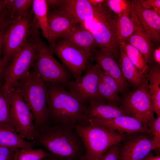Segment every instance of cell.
Wrapping results in <instances>:
<instances>
[{
    "instance_id": "cell-43",
    "label": "cell",
    "mask_w": 160,
    "mask_h": 160,
    "mask_svg": "<svg viewBox=\"0 0 160 160\" xmlns=\"http://www.w3.org/2000/svg\"><path fill=\"white\" fill-rule=\"evenodd\" d=\"M89 3L92 5L96 6L103 3L105 0H87Z\"/></svg>"
},
{
    "instance_id": "cell-22",
    "label": "cell",
    "mask_w": 160,
    "mask_h": 160,
    "mask_svg": "<svg viewBox=\"0 0 160 160\" xmlns=\"http://www.w3.org/2000/svg\"><path fill=\"white\" fill-rule=\"evenodd\" d=\"M120 55L118 63L121 73L126 81L132 87L137 88L147 81L146 76L138 69L126 55L122 44L119 45Z\"/></svg>"
},
{
    "instance_id": "cell-21",
    "label": "cell",
    "mask_w": 160,
    "mask_h": 160,
    "mask_svg": "<svg viewBox=\"0 0 160 160\" xmlns=\"http://www.w3.org/2000/svg\"><path fill=\"white\" fill-rule=\"evenodd\" d=\"M131 19L135 25V30L125 42L133 46L141 52L148 65L152 64L153 63L154 44L145 31L135 20Z\"/></svg>"
},
{
    "instance_id": "cell-17",
    "label": "cell",
    "mask_w": 160,
    "mask_h": 160,
    "mask_svg": "<svg viewBox=\"0 0 160 160\" xmlns=\"http://www.w3.org/2000/svg\"><path fill=\"white\" fill-rule=\"evenodd\" d=\"M122 116H130L126 111L118 105L101 99H95L87 104L84 118L87 122L91 119H111Z\"/></svg>"
},
{
    "instance_id": "cell-20",
    "label": "cell",
    "mask_w": 160,
    "mask_h": 160,
    "mask_svg": "<svg viewBox=\"0 0 160 160\" xmlns=\"http://www.w3.org/2000/svg\"><path fill=\"white\" fill-rule=\"evenodd\" d=\"M53 9L64 12L79 23L91 20L94 13L93 6L87 0H59L57 6Z\"/></svg>"
},
{
    "instance_id": "cell-33",
    "label": "cell",
    "mask_w": 160,
    "mask_h": 160,
    "mask_svg": "<svg viewBox=\"0 0 160 160\" xmlns=\"http://www.w3.org/2000/svg\"><path fill=\"white\" fill-rule=\"evenodd\" d=\"M148 129L151 132V135L154 150L159 151L160 149V116H157L151 121Z\"/></svg>"
},
{
    "instance_id": "cell-32",
    "label": "cell",
    "mask_w": 160,
    "mask_h": 160,
    "mask_svg": "<svg viewBox=\"0 0 160 160\" xmlns=\"http://www.w3.org/2000/svg\"><path fill=\"white\" fill-rule=\"evenodd\" d=\"M104 4L115 14L130 16L131 1L127 0H107Z\"/></svg>"
},
{
    "instance_id": "cell-42",
    "label": "cell",
    "mask_w": 160,
    "mask_h": 160,
    "mask_svg": "<svg viewBox=\"0 0 160 160\" xmlns=\"http://www.w3.org/2000/svg\"><path fill=\"white\" fill-rule=\"evenodd\" d=\"M6 11L4 0H0V15L6 13Z\"/></svg>"
},
{
    "instance_id": "cell-11",
    "label": "cell",
    "mask_w": 160,
    "mask_h": 160,
    "mask_svg": "<svg viewBox=\"0 0 160 160\" xmlns=\"http://www.w3.org/2000/svg\"><path fill=\"white\" fill-rule=\"evenodd\" d=\"M32 9L25 16L12 20L5 32L2 57L11 61L14 56L27 43L30 38Z\"/></svg>"
},
{
    "instance_id": "cell-1",
    "label": "cell",
    "mask_w": 160,
    "mask_h": 160,
    "mask_svg": "<svg viewBox=\"0 0 160 160\" xmlns=\"http://www.w3.org/2000/svg\"><path fill=\"white\" fill-rule=\"evenodd\" d=\"M53 156L64 160H80L86 154L83 141L74 128L49 122L33 141Z\"/></svg>"
},
{
    "instance_id": "cell-31",
    "label": "cell",
    "mask_w": 160,
    "mask_h": 160,
    "mask_svg": "<svg viewBox=\"0 0 160 160\" xmlns=\"http://www.w3.org/2000/svg\"><path fill=\"white\" fill-rule=\"evenodd\" d=\"M51 155L41 148L18 149L14 152L13 160H41Z\"/></svg>"
},
{
    "instance_id": "cell-44",
    "label": "cell",
    "mask_w": 160,
    "mask_h": 160,
    "mask_svg": "<svg viewBox=\"0 0 160 160\" xmlns=\"http://www.w3.org/2000/svg\"><path fill=\"white\" fill-rule=\"evenodd\" d=\"M41 160H64L56 157L52 154L47 157H46Z\"/></svg>"
},
{
    "instance_id": "cell-25",
    "label": "cell",
    "mask_w": 160,
    "mask_h": 160,
    "mask_svg": "<svg viewBox=\"0 0 160 160\" xmlns=\"http://www.w3.org/2000/svg\"><path fill=\"white\" fill-rule=\"evenodd\" d=\"M146 76L149 83L148 88L153 101L154 113L160 116V65L154 64L148 65Z\"/></svg>"
},
{
    "instance_id": "cell-40",
    "label": "cell",
    "mask_w": 160,
    "mask_h": 160,
    "mask_svg": "<svg viewBox=\"0 0 160 160\" xmlns=\"http://www.w3.org/2000/svg\"><path fill=\"white\" fill-rule=\"evenodd\" d=\"M142 160H160V156L159 154L154 155L151 152Z\"/></svg>"
},
{
    "instance_id": "cell-39",
    "label": "cell",
    "mask_w": 160,
    "mask_h": 160,
    "mask_svg": "<svg viewBox=\"0 0 160 160\" xmlns=\"http://www.w3.org/2000/svg\"><path fill=\"white\" fill-rule=\"evenodd\" d=\"M153 64L160 65V47L154 49L152 53Z\"/></svg>"
},
{
    "instance_id": "cell-6",
    "label": "cell",
    "mask_w": 160,
    "mask_h": 160,
    "mask_svg": "<svg viewBox=\"0 0 160 160\" xmlns=\"http://www.w3.org/2000/svg\"><path fill=\"white\" fill-rule=\"evenodd\" d=\"M74 128L83 141L88 160H100L111 147L128 135L89 123L76 125Z\"/></svg>"
},
{
    "instance_id": "cell-5",
    "label": "cell",
    "mask_w": 160,
    "mask_h": 160,
    "mask_svg": "<svg viewBox=\"0 0 160 160\" xmlns=\"http://www.w3.org/2000/svg\"><path fill=\"white\" fill-rule=\"evenodd\" d=\"M93 6L92 19L80 24L91 33L98 48L108 49L118 61L120 52L116 34V15L103 2Z\"/></svg>"
},
{
    "instance_id": "cell-19",
    "label": "cell",
    "mask_w": 160,
    "mask_h": 160,
    "mask_svg": "<svg viewBox=\"0 0 160 160\" xmlns=\"http://www.w3.org/2000/svg\"><path fill=\"white\" fill-rule=\"evenodd\" d=\"M61 38L67 39L84 50L92 61L93 54L98 46L91 33L79 23L74 25Z\"/></svg>"
},
{
    "instance_id": "cell-41",
    "label": "cell",
    "mask_w": 160,
    "mask_h": 160,
    "mask_svg": "<svg viewBox=\"0 0 160 160\" xmlns=\"http://www.w3.org/2000/svg\"><path fill=\"white\" fill-rule=\"evenodd\" d=\"M9 20L10 19H9L6 13L0 15V28Z\"/></svg>"
},
{
    "instance_id": "cell-2",
    "label": "cell",
    "mask_w": 160,
    "mask_h": 160,
    "mask_svg": "<svg viewBox=\"0 0 160 160\" xmlns=\"http://www.w3.org/2000/svg\"><path fill=\"white\" fill-rule=\"evenodd\" d=\"M44 83L49 122L73 128L87 123L84 118L87 104L82 103L62 85Z\"/></svg>"
},
{
    "instance_id": "cell-15",
    "label": "cell",
    "mask_w": 160,
    "mask_h": 160,
    "mask_svg": "<svg viewBox=\"0 0 160 160\" xmlns=\"http://www.w3.org/2000/svg\"><path fill=\"white\" fill-rule=\"evenodd\" d=\"M92 60L115 80L120 93L126 94L129 85L121 73L116 58L111 52L106 49L98 48L93 54Z\"/></svg>"
},
{
    "instance_id": "cell-23",
    "label": "cell",
    "mask_w": 160,
    "mask_h": 160,
    "mask_svg": "<svg viewBox=\"0 0 160 160\" xmlns=\"http://www.w3.org/2000/svg\"><path fill=\"white\" fill-rule=\"evenodd\" d=\"M99 73L98 92L99 99L118 105L121 98L118 95L120 91L118 84L100 67Z\"/></svg>"
},
{
    "instance_id": "cell-46",
    "label": "cell",
    "mask_w": 160,
    "mask_h": 160,
    "mask_svg": "<svg viewBox=\"0 0 160 160\" xmlns=\"http://www.w3.org/2000/svg\"></svg>"
},
{
    "instance_id": "cell-35",
    "label": "cell",
    "mask_w": 160,
    "mask_h": 160,
    "mask_svg": "<svg viewBox=\"0 0 160 160\" xmlns=\"http://www.w3.org/2000/svg\"><path fill=\"white\" fill-rule=\"evenodd\" d=\"M120 142L111 147L102 156L100 160H118L119 147Z\"/></svg>"
},
{
    "instance_id": "cell-38",
    "label": "cell",
    "mask_w": 160,
    "mask_h": 160,
    "mask_svg": "<svg viewBox=\"0 0 160 160\" xmlns=\"http://www.w3.org/2000/svg\"><path fill=\"white\" fill-rule=\"evenodd\" d=\"M12 21V20H7L0 28V55L2 53L4 47V36L5 32Z\"/></svg>"
},
{
    "instance_id": "cell-30",
    "label": "cell",
    "mask_w": 160,
    "mask_h": 160,
    "mask_svg": "<svg viewBox=\"0 0 160 160\" xmlns=\"http://www.w3.org/2000/svg\"><path fill=\"white\" fill-rule=\"evenodd\" d=\"M3 85H0V124L9 125L15 129L11 113L10 97L8 92L4 91Z\"/></svg>"
},
{
    "instance_id": "cell-9",
    "label": "cell",
    "mask_w": 160,
    "mask_h": 160,
    "mask_svg": "<svg viewBox=\"0 0 160 160\" xmlns=\"http://www.w3.org/2000/svg\"><path fill=\"white\" fill-rule=\"evenodd\" d=\"M8 92L10 101L11 115L16 132L25 139L33 141L38 131L31 110L15 87L13 86Z\"/></svg>"
},
{
    "instance_id": "cell-18",
    "label": "cell",
    "mask_w": 160,
    "mask_h": 160,
    "mask_svg": "<svg viewBox=\"0 0 160 160\" xmlns=\"http://www.w3.org/2000/svg\"><path fill=\"white\" fill-rule=\"evenodd\" d=\"M87 122L102 125L121 133L129 134L142 132L151 135L149 129L135 118L129 116H122L108 119H91Z\"/></svg>"
},
{
    "instance_id": "cell-12",
    "label": "cell",
    "mask_w": 160,
    "mask_h": 160,
    "mask_svg": "<svg viewBox=\"0 0 160 160\" xmlns=\"http://www.w3.org/2000/svg\"><path fill=\"white\" fill-rule=\"evenodd\" d=\"M99 68L97 65L90 62L84 74L77 80L71 81L65 88L85 104L92 100L99 99Z\"/></svg>"
},
{
    "instance_id": "cell-7",
    "label": "cell",
    "mask_w": 160,
    "mask_h": 160,
    "mask_svg": "<svg viewBox=\"0 0 160 160\" xmlns=\"http://www.w3.org/2000/svg\"><path fill=\"white\" fill-rule=\"evenodd\" d=\"M120 107L146 127L154 119L152 98L148 88V81L134 91L127 93L121 99Z\"/></svg>"
},
{
    "instance_id": "cell-29",
    "label": "cell",
    "mask_w": 160,
    "mask_h": 160,
    "mask_svg": "<svg viewBox=\"0 0 160 160\" xmlns=\"http://www.w3.org/2000/svg\"><path fill=\"white\" fill-rule=\"evenodd\" d=\"M121 44L123 45L126 55L132 64L142 73L146 76L149 66L146 63L141 52L129 44L124 42Z\"/></svg>"
},
{
    "instance_id": "cell-45",
    "label": "cell",
    "mask_w": 160,
    "mask_h": 160,
    "mask_svg": "<svg viewBox=\"0 0 160 160\" xmlns=\"http://www.w3.org/2000/svg\"><path fill=\"white\" fill-rule=\"evenodd\" d=\"M80 160H88L86 154L83 156L80 159Z\"/></svg>"
},
{
    "instance_id": "cell-8",
    "label": "cell",
    "mask_w": 160,
    "mask_h": 160,
    "mask_svg": "<svg viewBox=\"0 0 160 160\" xmlns=\"http://www.w3.org/2000/svg\"><path fill=\"white\" fill-rule=\"evenodd\" d=\"M49 48L62 61L76 81L85 73L92 62L87 53L67 39L61 38Z\"/></svg>"
},
{
    "instance_id": "cell-10",
    "label": "cell",
    "mask_w": 160,
    "mask_h": 160,
    "mask_svg": "<svg viewBox=\"0 0 160 160\" xmlns=\"http://www.w3.org/2000/svg\"><path fill=\"white\" fill-rule=\"evenodd\" d=\"M35 45L30 36L25 44L14 56L6 70L3 88L7 92L30 70L36 57Z\"/></svg>"
},
{
    "instance_id": "cell-4",
    "label": "cell",
    "mask_w": 160,
    "mask_h": 160,
    "mask_svg": "<svg viewBox=\"0 0 160 160\" xmlns=\"http://www.w3.org/2000/svg\"><path fill=\"white\" fill-rule=\"evenodd\" d=\"M13 86L19 91L31 110L38 131L48 124L49 115L44 83L31 69Z\"/></svg>"
},
{
    "instance_id": "cell-26",
    "label": "cell",
    "mask_w": 160,
    "mask_h": 160,
    "mask_svg": "<svg viewBox=\"0 0 160 160\" xmlns=\"http://www.w3.org/2000/svg\"><path fill=\"white\" fill-rule=\"evenodd\" d=\"M6 14L10 20L23 17L32 10L33 0H4Z\"/></svg>"
},
{
    "instance_id": "cell-3",
    "label": "cell",
    "mask_w": 160,
    "mask_h": 160,
    "mask_svg": "<svg viewBox=\"0 0 160 160\" xmlns=\"http://www.w3.org/2000/svg\"><path fill=\"white\" fill-rule=\"evenodd\" d=\"M35 18L32 20L30 37L36 48V57L31 70L44 83L57 84L65 87L73 78L71 72L54 57L41 39Z\"/></svg>"
},
{
    "instance_id": "cell-28",
    "label": "cell",
    "mask_w": 160,
    "mask_h": 160,
    "mask_svg": "<svg viewBox=\"0 0 160 160\" xmlns=\"http://www.w3.org/2000/svg\"><path fill=\"white\" fill-rule=\"evenodd\" d=\"M116 15V34L119 46L125 42L132 35L135 30V26L130 16L125 15Z\"/></svg>"
},
{
    "instance_id": "cell-37",
    "label": "cell",
    "mask_w": 160,
    "mask_h": 160,
    "mask_svg": "<svg viewBox=\"0 0 160 160\" xmlns=\"http://www.w3.org/2000/svg\"><path fill=\"white\" fill-rule=\"evenodd\" d=\"M10 61L2 56L0 57V85L4 84L6 70Z\"/></svg>"
},
{
    "instance_id": "cell-16",
    "label": "cell",
    "mask_w": 160,
    "mask_h": 160,
    "mask_svg": "<svg viewBox=\"0 0 160 160\" xmlns=\"http://www.w3.org/2000/svg\"><path fill=\"white\" fill-rule=\"evenodd\" d=\"M47 18L49 47L54 45L74 25L79 23L66 13L58 9L48 8Z\"/></svg>"
},
{
    "instance_id": "cell-24",
    "label": "cell",
    "mask_w": 160,
    "mask_h": 160,
    "mask_svg": "<svg viewBox=\"0 0 160 160\" xmlns=\"http://www.w3.org/2000/svg\"><path fill=\"white\" fill-rule=\"evenodd\" d=\"M34 141H27L20 135L12 126L0 124V146L15 149L32 148Z\"/></svg>"
},
{
    "instance_id": "cell-36",
    "label": "cell",
    "mask_w": 160,
    "mask_h": 160,
    "mask_svg": "<svg viewBox=\"0 0 160 160\" xmlns=\"http://www.w3.org/2000/svg\"><path fill=\"white\" fill-rule=\"evenodd\" d=\"M16 149L0 146V160H13V154Z\"/></svg>"
},
{
    "instance_id": "cell-27",
    "label": "cell",
    "mask_w": 160,
    "mask_h": 160,
    "mask_svg": "<svg viewBox=\"0 0 160 160\" xmlns=\"http://www.w3.org/2000/svg\"><path fill=\"white\" fill-rule=\"evenodd\" d=\"M32 9L39 28L49 42L47 18L48 7L46 1L33 0Z\"/></svg>"
},
{
    "instance_id": "cell-34",
    "label": "cell",
    "mask_w": 160,
    "mask_h": 160,
    "mask_svg": "<svg viewBox=\"0 0 160 160\" xmlns=\"http://www.w3.org/2000/svg\"><path fill=\"white\" fill-rule=\"evenodd\" d=\"M144 8L151 10L160 15V0H138Z\"/></svg>"
},
{
    "instance_id": "cell-13",
    "label": "cell",
    "mask_w": 160,
    "mask_h": 160,
    "mask_svg": "<svg viewBox=\"0 0 160 160\" xmlns=\"http://www.w3.org/2000/svg\"><path fill=\"white\" fill-rule=\"evenodd\" d=\"M151 135L138 132L128 134L120 143L118 160H142L154 150Z\"/></svg>"
},
{
    "instance_id": "cell-14",
    "label": "cell",
    "mask_w": 160,
    "mask_h": 160,
    "mask_svg": "<svg viewBox=\"0 0 160 160\" xmlns=\"http://www.w3.org/2000/svg\"><path fill=\"white\" fill-rule=\"evenodd\" d=\"M130 17L145 31L154 44L160 41V17L151 10L143 8L138 0L131 1Z\"/></svg>"
}]
</instances>
